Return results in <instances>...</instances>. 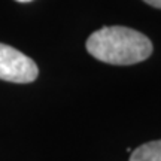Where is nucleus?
<instances>
[{"label":"nucleus","mask_w":161,"mask_h":161,"mask_svg":"<svg viewBox=\"0 0 161 161\" xmlns=\"http://www.w3.org/2000/svg\"><path fill=\"white\" fill-rule=\"evenodd\" d=\"M86 51L103 63L130 66L152 54V42L137 30L112 25L94 31L86 40Z\"/></svg>","instance_id":"obj_1"},{"label":"nucleus","mask_w":161,"mask_h":161,"mask_svg":"<svg viewBox=\"0 0 161 161\" xmlns=\"http://www.w3.org/2000/svg\"><path fill=\"white\" fill-rule=\"evenodd\" d=\"M37 64L14 46L0 43V79L17 84H29L37 78Z\"/></svg>","instance_id":"obj_2"},{"label":"nucleus","mask_w":161,"mask_h":161,"mask_svg":"<svg viewBox=\"0 0 161 161\" xmlns=\"http://www.w3.org/2000/svg\"><path fill=\"white\" fill-rule=\"evenodd\" d=\"M130 161H161V140L148 142L133 151Z\"/></svg>","instance_id":"obj_3"},{"label":"nucleus","mask_w":161,"mask_h":161,"mask_svg":"<svg viewBox=\"0 0 161 161\" xmlns=\"http://www.w3.org/2000/svg\"><path fill=\"white\" fill-rule=\"evenodd\" d=\"M145 3H148V5L154 6V8H158L161 9V0H143Z\"/></svg>","instance_id":"obj_4"},{"label":"nucleus","mask_w":161,"mask_h":161,"mask_svg":"<svg viewBox=\"0 0 161 161\" xmlns=\"http://www.w3.org/2000/svg\"><path fill=\"white\" fill-rule=\"evenodd\" d=\"M17 2H19V3H27V2H31V0H17Z\"/></svg>","instance_id":"obj_5"}]
</instances>
